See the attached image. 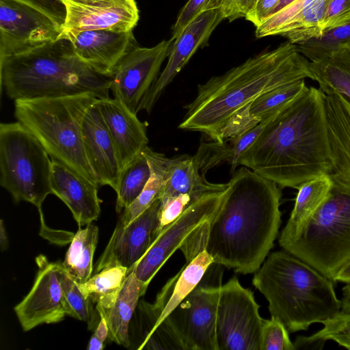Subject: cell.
I'll return each mask as SVG.
<instances>
[{
  "instance_id": "36",
  "label": "cell",
  "mask_w": 350,
  "mask_h": 350,
  "mask_svg": "<svg viewBox=\"0 0 350 350\" xmlns=\"http://www.w3.org/2000/svg\"><path fill=\"white\" fill-rule=\"evenodd\" d=\"M323 327L313 335L306 337L299 336L293 343L295 349L303 345L323 344L326 340L335 338L350 340V313L340 312L334 317L322 323Z\"/></svg>"
},
{
  "instance_id": "15",
  "label": "cell",
  "mask_w": 350,
  "mask_h": 350,
  "mask_svg": "<svg viewBox=\"0 0 350 350\" xmlns=\"http://www.w3.org/2000/svg\"><path fill=\"white\" fill-rule=\"evenodd\" d=\"M224 19L217 10L202 12L173 40L167 64L142 100L138 109L150 113L166 87L173 81L198 49L208 44L209 38Z\"/></svg>"
},
{
  "instance_id": "3",
  "label": "cell",
  "mask_w": 350,
  "mask_h": 350,
  "mask_svg": "<svg viewBox=\"0 0 350 350\" xmlns=\"http://www.w3.org/2000/svg\"><path fill=\"white\" fill-rule=\"evenodd\" d=\"M309 65L296 44L289 41L264 50L198 85L196 97L184 107L187 111L178 127L202 132L222 143V129L236 111L275 88L311 79Z\"/></svg>"
},
{
  "instance_id": "16",
  "label": "cell",
  "mask_w": 350,
  "mask_h": 350,
  "mask_svg": "<svg viewBox=\"0 0 350 350\" xmlns=\"http://www.w3.org/2000/svg\"><path fill=\"white\" fill-rule=\"evenodd\" d=\"M214 262L206 251L199 253L186 264L163 287L153 304L139 302L140 334L145 338L140 349L157 327L200 282Z\"/></svg>"
},
{
  "instance_id": "20",
  "label": "cell",
  "mask_w": 350,
  "mask_h": 350,
  "mask_svg": "<svg viewBox=\"0 0 350 350\" xmlns=\"http://www.w3.org/2000/svg\"><path fill=\"white\" fill-rule=\"evenodd\" d=\"M96 104L111 137L122 171L148 146L146 126L137 113L115 98H98Z\"/></svg>"
},
{
  "instance_id": "8",
  "label": "cell",
  "mask_w": 350,
  "mask_h": 350,
  "mask_svg": "<svg viewBox=\"0 0 350 350\" xmlns=\"http://www.w3.org/2000/svg\"><path fill=\"white\" fill-rule=\"evenodd\" d=\"M52 160L35 136L19 122L0 124V185L12 196L41 205L52 193Z\"/></svg>"
},
{
  "instance_id": "45",
  "label": "cell",
  "mask_w": 350,
  "mask_h": 350,
  "mask_svg": "<svg viewBox=\"0 0 350 350\" xmlns=\"http://www.w3.org/2000/svg\"><path fill=\"white\" fill-rule=\"evenodd\" d=\"M280 0H257L252 10L245 18L256 27L269 17Z\"/></svg>"
},
{
  "instance_id": "46",
  "label": "cell",
  "mask_w": 350,
  "mask_h": 350,
  "mask_svg": "<svg viewBox=\"0 0 350 350\" xmlns=\"http://www.w3.org/2000/svg\"><path fill=\"white\" fill-rule=\"evenodd\" d=\"M93 334L103 342L107 339V338H108V325L103 317H100V321Z\"/></svg>"
},
{
  "instance_id": "41",
  "label": "cell",
  "mask_w": 350,
  "mask_h": 350,
  "mask_svg": "<svg viewBox=\"0 0 350 350\" xmlns=\"http://www.w3.org/2000/svg\"><path fill=\"white\" fill-rule=\"evenodd\" d=\"M350 22V0H328L321 23L322 32Z\"/></svg>"
},
{
  "instance_id": "14",
  "label": "cell",
  "mask_w": 350,
  "mask_h": 350,
  "mask_svg": "<svg viewBox=\"0 0 350 350\" xmlns=\"http://www.w3.org/2000/svg\"><path fill=\"white\" fill-rule=\"evenodd\" d=\"M38 271L29 293L14 307L23 329L62 321L66 314L60 273L62 263L49 262L44 255L36 258Z\"/></svg>"
},
{
  "instance_id": "44",
  "label": "cell",
  "mask_w": 350,
  "mask_h": 350,
  "mask_svg": "<svg viewBox=\"0 0 350 350\" xmlns=\"http://www.w3.org/2000/svg\"><path fill=\"white\" fill-rule=\"evenodd\" d=\"M262 126L263 123L260 122L239 136L227 141L229 142L233 153L232 160L230 163L231 165L230 172L232 174L234 173L237 166L239 165L238 160L239 157L258 137L262 129Z\"/></svg>"
},
{
  "instance_id": "12",
  "label": "cell",
  "mask_w": 350,
  "mask_h": 350,
  "mask_svg": "<svg viewBox=\"0 0 350 350\" xmlns=\"http://www.w3.org/2000/svg\"><path fill=\"white\" fill-rule=\"evenodd\" d=\"M172 43L171 38L152 47H142L136 43L113 68L110 91L132 112L137 113L142 100L159 77Z\"/></svg>"
},
{
  "instance_id": "30",
  "label": "cell",
  "mask_w": 350,
  "mask_h": 350,
  "mask_svg": "<svg viewBox=\"0 0 350 350\" xmlns=\"http://www.w3.org/2000/svg\"><path fill=\"white\" fill-rule=\"evenodd\" d=\"M150 174V167L143 151L121 171L116 191V209L119 215L139 196Z\"/></svg>"
},
{
  "instance_id": "4",
  "label": "cell",
  "mask_w": 350,
  "mask_h": 350,
  "mask_svg": "<svg viewBox=\"0 0 350 350\" xmlns=\"http://www.w3.org/2000/svg\"><path fill=\"white\" fill-rule=\"evenodd\" d=\"M111 76L82 61L65 36L30 51L0 58L1 92L14 100L90 93L109 97Z\"/></svg>"
},
{
  "instance_id": "48",
  "label": "cell",
  "mask_w": 350,
  "mask_h": 350,
  "mask_svg": "<svg viewBox=\"0 0 350 350\" xmlns=\"http://www.w3.org/2000/svg\"><path fill=\"white\" fill-rule=\"evenodd\" d=\"M334 282L345 284L350 283V260L347 262L336 274Z\"/></svg>"
},
{
  "instance_id": "37",
  "label": "cell",
  "mask_w": 350,
  "mask_h": 350,
  "mask_svg": "<svg viewBox=\"0 0 350 350\" xmlns=\"http://www.w3.org/2000/svg\"><path fill=\"white\" fill-rule=\"evenodd\" d=\"M201 197L185 193L161 201L158 225L154 234V240L167 226L175 221L190 205Z\"/></svg>"
},
{
  "instance_id": "24",
  "label": "cell",
  "mask_w": 350,
  "mask_h": 350,
  "mask_svg": "<svg viewBox=\"0 0 350 350\" xmlns=\"http://www.w3.org/2000/svg\"><path fill=\"white\" fill-rule=\"evenodd\" d=\"M325 111L331 172L350 176V103L339 94H325Z\"/></svg>"
},
{
  "instance_id": "38",
  "label": "cell",
  "mask_w": 350,
  "mask_h": 350,
  "mask_svg": "<svg viewBox=\"0 0 350 350\" xmlns=\"http://www.w3.org/2000/svg\"><path fill=\"white\" fill-rule=\"evenodd\" d=\"M202 175L215 165L224 162L231 163L233 157L230 144L213 141L200 145L196 154L193 155Z\"/></svg>"
},
{
  "instance_id": "17",
  "label": "cell",
  "mask_w": 350,
  "mask_h": 350,
  "mask_svg": "<svg viewBox=\"0 0 350 350\" xmlns=\"http://www.w3.org/2000/svg\"><path fill=\"white\" fill-rule=\"evenodd\" d=\"M66 18L62 33L107 29L133 31L139 18L135 0H62Z\"/></svg>"
},
{
  "instance_id": "5",
  "label": "cell",
  "mask_w": 350,
  "mask_h": 350,
  "mask_svg": "<svg viewBox=\"0 0 350 350\" xmlns=\"http://www.w3.org/2000/svg\"><path fill=\"white\" fill-rule=\"evenodd\" d=\"M252 284L268 301L271 317L289 333L307 330L341 311L334 282L284 250L267 257Z\"/></svg>"
},
{
  "instance_id": "35",
  "label": "cell",
  "mask_w": 350,
  "mask_h": 350,
  "mask_svg": "<svg viewBox=\"0 0 350 350\" xmlns=\"http://www.w3.org/2000/svg\"><path fill=\"white\" fill-rule=\"evenodd\" d=\"M61 285L66 314L88 323L89 329L93 324L94 317L91 301L85 297L77 282L66 272L62 265L60 273Z\"/></svg>"
},
{
  "instance_id": "9",
  "label": "cell",
  "mask_w": 350,
  "mask_h": 350,
  "mask_svg": "<svg viewBox=\"0 0 350 350\" xmlns=\"http://www.w3.org/2000/svg\"><path fill=\"white\" fill-rule=\"evenodd\" d=\"M222 267L213 262L198 286L165 318L185 350H218L216 321Z\"/></svg>"
},
{
  "instance_id": "26",
  "label": "cell",
  "mask_w": 350,
  "mask_h": 350,
  "mask_svg": "<svg viewBox=\"0 0 350 350\" xmlns=\"http://www.w3.org/2000/svg\"><path fill=\"white\" fill-rule=\"evenodd\" d=\"M332 184L329 174H322L298 188L293 209L279 238V244L282 249L301 234L327 198Z\"/></svg>"
},
{
  "instance_id": "27",
  "label": "cell",
  "mask_w": 350,
  "mask_h": 350,
  "mask_svg": "<svg viewBox=\"0 0 350 350\" xmlns=\"http://www.w3.org/2000/svg\"><path fill=\"white\" fill-rule=\"evenodd\" d=\"M312 79L325 94H336L350 103V45L340 46L329 55L310 62Z\"/></svg>"
},
{
  "instance_id": "28",
  "label": "cell",
  "mask_w": 350,
  "mask_h": 350,
  "mask_svg": "<svg viewBox=\"0 0 350 350\" xmlns=\"http://www.w3.org/2000/svg\"><path fill=\"white\" fill-rule=\"evenodd\" d=\"M98 239V228L92 223L83 229L79 227L72 239L62 265L77 283H84L92 277Z\"/></svg>"
},
{
  "instance_id": "19",
  "label": "cell",
  "mask_w": 350,
  "mask_h": 350,
  "mask_svg": "<svg viewBox=\"0 0 350 350\" xmlns=\"http://www.w3.org/2000/svg\"><path fill=\"white\" fill-rule=\"evenodd\" d=\"M72 43L77 55L96 71L111 75L124 54L137 42L129 31L107 29L61 33Z\"/></svg>"
},
{
  "instance_id": "2",
  "label": "cell",
  "mask_w": 350,
  "mask_h": 350,
  "mask_svg": "<svg viewBox=\"0 0 350 350\" xmlns=\"http://www.w3.org/2000/svg\"><path fill=\"white\" fill-rule=\"evenodd\" d=\"M325 94L306 87L267 120L238 165L280 187L298 188L332 172L325 111Z\"/></svg>"
},
{
  "instance_id": "21",
  "label": "cell",
  "mask_w": 350,
  "mask_h": 350,
  "mask_svg": "<svg viewBox=\"0 0 350 350\" xmlns=\"http://www.w3.org/2000/svg\"><path fill=\"white\" fill-rule=\"evenodd\" d=\"M96 103L89 108L83 120L84 148L99 186L108 185L116 191L121 170L111 137Z\"/></svg>"
},
{
  "instance_id": "25",
  "label": "cell",
  "mask_w": 350,
  "mask_h": 350,
  "mask_svg": "<svg viewBox=\"0 0 350 350\" xmlns=\"http://www.w3.org/2000/svg\"><path fill=\"white\" fill-rule=\"evenodd\" d=\"M146 289L132 270L128 273L113 304L98 311L99 316L107 323L110 340L125 347L131 345L130 323L139 299L145 294Z\"/></svg>"
},
{
  "instance_id": "32",
  "label": "cell",
  "mask_w": 350,
  "mask_h": 350,
  "mask_svg": "<svg viewBox=\"0 0 350 350\" xmlns=\"http://www.w3.org/2000/svg\"><path fill=\"white\" fill-rule=\"evenodd\" d=\"M328 0H312L279 33L290 42L297 44L322 35L321 23Z\"/></svg>"
},
{
  "instance_id": "47",
  "label": "cell",
  "mask_w": 350,
  "mask_h": 350,
  "mask_svg": "<svg viewBox=\"0 0 350 350\" xmlns=\"http://www.w3.org/2000/svg\"><path fill=\"white\" fill-rule=\"evenodd\" d=\"M341 312L350 313V283L345 284L342 288Z\"/></svg>"
},
{
  "instance_id": "39",
  "label": "cell",
  "mask_w": 350,
  "mask_h": 350,
  "mask_svg": "<svg viewBox=\"0 0 350 350\" xmlns=\"http://www.w3.org/2000/svg\"><path fill=\"white\" fill-rule=\"evenodd\" d=\"M295 349L289 332L281 321L273 317L269 320H264L260 350Z\"/></svg>"
},
{
  "instance_id": "50",
  "label": "cell",
  "mask_w": 350,
  "mask_h": 350,
  "mask_svg": "<svg viewBox=\"0 0 350 350\" xmlns=\"http://www.w3.org/2000/svg\"><path fill=\"white\" fill-rule=\"evenodd\" d=\"M340 346L343 347L346 349H350V340L345 338H335L333 340Z\"/></svg>"
},
{
  "instance_id": "33",
  "label": "cell",
  "mask_w": 350,
  "mask_h": 350,
  "mask_svg": "<svg viewBox=\"0 0 350 350\" xmlns=\"http://www.w3.org/2000/svg\"><path fill=\"white\" fill-rule=\"evenodd\" d=\"M150 167V176L139 196L120 214L117 225L126 226L145 211L157 198L163 184L161 168L155 152L148 146L144 149Z\"/></svg>"
},
{
  "instance_id": "6",
  "label": "cell",
  "mask_w": 350,
  "mask_h": 350,
  "mask_svg": "<svg viewBox=\"0 0 350 350\" xmlns=\"http://www.w3.org/2000/svg\"><path fill=\"white\" fill-rule=\"evenodd\" d=\"M99 98L90 93L14 100V116L38 140L51 160L99 188L86 156L82 124Z\"/></svg>"
},
{
  "instance_id": "29",
  "label": "cell",
  "mask_w": 350,
  "mask_h": 350,
  "mask_svg": "<svg viewBox=\"0 0 350 350\" xmlns=\"http://www.w3.org/2000/svg\"><path fill=\"white\" fill-rule=\"evenodd\" d=\"M127 275V268L120 265H108L85 282L77 284L85 297L96 304L98 311L113 304Z\"/></svg>"
},
{
  "instance_id": "42",
  "label": "cell",
  "mask_w": 350,
  "mask_h": 350,
  "mask_svg": "<svg viewBox=\"0 0 350 350\" xmlns=\"http://www.w3.org/2000/svg\"><path fill=\"white\" fill-rule=\"evenodd\" d=\"M42 12L62 31L66 18V8L62 0H17Z\"/></svg>"
},
{
  "instance_id": "13",
  "label": "cell",
  "mask_w": 350,
  "mask_h": 350,
  "mask_svg": "<svg viewBox=\"0 0 350 350\" xmlns=\"http://www.w3.org/2000/svg\"><path fill=\"white\" fill-rule=\"evenodd\" d=\"M62 29L42 12L17 0H0V58L58 39Z\"/></svg>"
},
{
  "instance_id": "40",
  "label": "cell",
  "mask_w": 350,
  "mask_h": 350,
  "mask_svg": "<svg viewBox=\"0 0 350 350\" xmlns=\"http://www.w3.org/2000/svg\"><path fill=\"white\" fill-rule=\"evenodd\" d=\"M257 0H207L204 12L217 10L230 22L245 18Z\"/></svg>"
},
{
  "instance_id": "10",
  "label": "cell",
  "mask_w": 350,
  "mask_h": 350,
  "mask_svg": "<svg viewBox=\"0 0 350 350\" xmlns=\"http://www.w3.org/2000/svg\"><path fill=\"white\" fill-rule=\"evenodd\" d=\"M253 292L237 277L221 286L217 312L218 350H260L264 323Z\"/></svg>"
},
{
  "instance_id": "31",
  "label": "cell",
  "mask_w": 350,
  "mask_h": 350,
  "mask_svg": "<svg viewBox=\"0 0 350 350\" xmlns=\"http://www.w3.org/2000/svg\"><path fill=\"white\" fill-rule=\"evenodd\" d=\"M305 79H299L268 91L247 105L251 117L262 122L280 111L306 88Z\"/></svg>"
},
{
  "instance_id": "7",
  "label": "cell",
  "mask_w": 350,
  "mask_h": 350,
  "mask_svg": "<svg viewBox=\"0 0 350 350\" xmlns=\"http://www.w3.org/2000/svg\"><path fill=\"white\" fill-rule=\"evenodd\" d=\"M329 176L332 184L327 198L283 250L335 282L338 272L350 260V176Z\"/></svg>"
},
{
  "instance_id": "23",
  "label": "cell",
  "mask_w": 350,
  "mask_h": 350,
  "mask_svg": "<svg viewBox=\"0 0 350 350\" xmlns=\"http://www.w3.org/2000/svg\"><path fill=\"white\" fill-rule=\"evenodd\" d=\"M155 155L164 180L159 195L161 201L185 193L201 197L207 193L226 190L228 187V183L208 182L201 173L194 156L167 158L157 152Z\"/></svg>"
},
{
  "instance_id": "49",
  "label": "cell",
  "mask_w": 350,
  "mask_h": 350,
  "mask_svg": "<svg viewBox=\"0 0 350 350\" xmlns=\"http://www.w3.org/2000/svg\"><path fill=\"white\" fill-rule=\"evenodd\" d=\"M104 348V342L96 338L94 334L90 338L87 349L88 350H102Z\"/></svg>"
},
{
  "instance_id": "34",
  "label": "cell",
  "mask_w": 350,
  "mask_h": 350,
  "mask_svg": "<svg viewBox=\"0 0 350 350\" xmlns=\"http://www.w3.org/2000/svg\"><path fill=\"white\" fill-rule=\"evenodd\" d=\"M346 44L350 45V22L326 30L319 37L297 44L296 48L310 62H314L329 55L340 46Z\"/></svg>"
},
{
  "instance_id": "11",
  "label": "cell",
  "mask_w": 350,
  "mask_h": 350,
  "mask_svg": "<svg viewBox=\"0 0 350 350\" xmlns=\"http://www.w3.org/2000/svg\"><path fill=\"white\" fill-rule=\"evenodd\" d=\"M226 191L203 195L157 237L133 269L137 278L146 288L186 239L199 227L212 220L221 205Z\"/></svg>"
},
{
  "instance_id": "1",
  "label": "cell",
  "mask_w": 350,
  "mask_h": 350,
  "mask_svg": "<svg viewBox=\"0 0 350 350\" xmlns=\"http://www.w3.org/2000/svg\"><path fill=\"white\" fill-rule=\"evenodd\" d=\"M211 221L180 247L186 262L206 250L215 263L241 274L256 272L273 247L281 224L278 185L250 168L240 167L228 183Z\"/></svg>"
},
{
  "instance_id": "18",
  "label": "cell",
  "mask_w": 350,
  "mask_h": 350,
  "mask_svg": "<svg viewBox=\"0 0 350 350\" xmlns=\"http://www.w3.org/2000/svg\"><path fill=\"white\" fill-rule=\"evenodd\" d=\"M161 200L157 198L145 211L126 226L116 225L97 261L94 273L108 265H120L129 273L154 241Z\"/></svg>"
},
{
  "instance_id": "43",
  "label": "cell",
  "mask_w": 350,
  "mask_h": 350,
  "mask_svg": "<svg viewBox=\"0 0 350 350\" xmlns=\"http://www.w3.org/2000/svg\"><path fill=\"white\" fill-rule=\"evenodd\" d=\"M207 0H189L183 7L172 28L171 39L174 40L194 18L204 12Z\"/></svg>"
},
{
  "instance_id": "22",
  "label": "cell",
  "mask_w": 350,
  "mask_h": 350,
  "mask_svg": "<svg viewBox=\"0 0 350 350\" xmlns=\"http://www.w3.org/2000/svg\"><path fill=\"white\" fill-rule=\"evenodd\" d=\"M51 185L52 194L68 207L79 227L92 224L100 213L98 187L52 160Z\"/></svg>"
}]
</instances>
